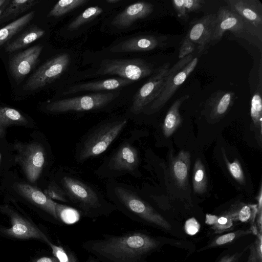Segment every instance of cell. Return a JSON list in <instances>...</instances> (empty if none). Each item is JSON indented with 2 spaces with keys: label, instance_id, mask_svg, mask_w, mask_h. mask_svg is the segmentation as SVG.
I'll return each instance as SVG.
<instances>
[{
  "label": "cell",
  "instance_id": "cell-1",
  "mask_svg": "<svg viewBox=\"0 0 262 262\" xmlns=\"http://www.w3.org/2000/svg\"><path fill=\"white\" fill-rule=\"evenodd\" d=\"M160 242L145 233L131 231L121 235L103 234L83 243L82 247L99 262H146Z\"/></svg>",
  "mask_w": 262,
  "mask_h": 262
},
{
  "label": "cell",
  "instance_id": "cell-2",
  "mask_svg": "<svg viewBox=\"0 0 262 262\" xmlns=\"http://www.w3.org/2000/svg\"><path fill=\"white\" fill-rule=\"evenodd\" d=\"M108 199L125 215L134 221L171 229L169 223L138 194L131 186L110 179L106 185Z\"/></svg>",
  "mask_w": 262,
  "mask_h": 262
},
{
  "label": "cell",
  "instance_id": "cell-3",
  "mask_svg": "<svg viewBox=\"0 0 262 262\" xmlns=\"http://www.w3.org/2000/svg\"><path fill=\"white\" fill-rule=\"evenodd\" d=\"M59 182L69 202L83 216L90 219L107 216L117 210L96 188L86 182L68 174H63Z\"/></svg>",
  "mask_w": 262,
  "mask_h": 262
},
{
  "label": "cell",
  "instance_id": "cell-4",
  "mask_svg": "<svg viewBox=\"0 0 262 262\" xmlns=\"http://www.w3.org/2000/svg\"><path fill=\"white\" fill-rule=\"evenodd\" d=\"M126 118L108 119L90 129L81 139L75 149L76 162L82 163L103 153L125 129Z\"/></svg>",
  "mask_w": 262,
  "mask_h": 262
},
{
  "label": "cell",
  "instance_id": "cell-5",
  "mask_svg": "<svg viewBox=\"0 0 262 262\" xmlns=\"http://www.w3.org/2000/svg\"><path fill=\"white\" fill-rule=\"evenodd\" d=\"M140 157L133 140L125 139L106 158L95 170L100 178L114 179L125 174L138 176Z\"/></svg>",
  "mask_w": 262,
  "mask_h": 262
},
{
  "label": "cell",
  "instance_id": "cell-6",
  "mask_svg": "<svg viewBox=\"0 0 262 262\" xmlns=\"http://www.w3.org/2000/svg\"><path fill=\"white\" fill-rule=\"evenodd\" d=\"M198 62V57L193 58L192 55L190 54L179 59L169 68L160 93L144 108L142 113L150 115L160 111L194 71Z\"/></svg>",
  "mask_w": 262,
  "mask_h": 262
},
{
  "label": "cell",
  "instance_id": "cell-7",
  "mask_svg": "<svg viewBox=\"0 0 262 262\" xmlns=\"http://www.w3.org/2000/svg\"><path fill=\"white\" fill-rule=\"evenodd\" d=\"M216 15V23L210 42L212 45L219 42L226 31H231L236 37L245 39L254 45L257 46L254 38L261 42L262 34L227 6L220 7Z\"/></svg>",
  "mask_w": 262,
  "mask_h": 262
},
{
  "label": "cell",
  "instance_id": "cell-8",
  "mask_svg": "<svg viewBox=\"0 0 262 262\" xmlns=\"http://www.w3.org/2000/svg\"><path fill=\"white\" fill-rule=\"evenodd\" d=\"M115 98L112 93L91 94L53 101L47 105L46 110L55 113L89 111L103 108Z\"/></svg>",
  "mask_w": 262,
  "mask_h": 262
},
{
  "label": "cell",
  "instance_id": "cell-9",
  "mask_svg": "<svg viewBox=\"0 0 262 262\" xmlns=\"http://www.w3.org/2000/svg\"><path fill=\"white\" fill-rule=\"evenodd\" d=\"M154 71L152 66L141 59H105L96 75H116L133 81L147 77Z\"/></svg>",
  "mask_w": 262,
  "mask_h": 262
},
{
  "label": "cell",
  "instance_id": "cell-10",
  "mask_svg": "<svg viewBox=\"0 0 262 262\" xmlns=\"http://www.w3.org/2000/svg\"><path fill=\"white\" fill-rule=\"evenodd\" d=\"M17 151L15 160L21 167L27 179L35 182L39 177L44 167L46 155L43 146L38 142L14 145Z\"/></svg>",
  "mask_w": 262,
  "mask_h": 262
},
{
  "label": "cell",
  "instance_id": "cell-11",
  "mask_svg": "<svg viewBox=\"0 0 262 262\" xmlns=\"http://www.w3.org/2000/svg\"><path fill=\"white\" fill-rule=\"evenodd\" d=\"M170 68V63L166 62L153 72L149 80L135 94L130 111L135 115L142 113L144 108L152 102L160 93Z\"/></svg>",
  "mask_w": 262,
  "mask_h": 262
},
{
  "label": "cell",
  "instance_id": "cell-12",
  "mask_svg": "<svg viewBox=\"0 0 262 262\" xmlns=\"http://www.w3.org/2000/svg\"><path fill=\"white\" fill-rule=\"evenodd\" d=\"M70 56L62 53L51 59L40 67L24 85L25 90L34 91L51 83L67 69Z\"/></svg>",
  "mask_w": 262,
  "mask_h": 262
},
{
  "label": "cell",
  "instance_id": "cell-13",
  "mask_svg": "<svg viewBox=\"0 0 262 262\" xmlns=\"http://www.w3.org/2000/svg\"><path fill=\"white\" fill-rule=\"evenodd\" d=\"M3 210L10 217L11 227L1 229V232L12 238L20 239H36L47 244L50 242L46 235L32 222L8 207Z\"/></svg>",
  "mask_w": 262,
  "mask_h": 262
},
{
  "label": "cell",
  "instance_id": "cell-14",
  "mask_svg": "<svg viewBox=\"0 0 262 262\" xmlns=\"http://www.w3.org/2000/svg\"><path fill=\"white\" fill-rule=\"evenodd\" d=\"M227 7L262 34V4L258 0H226Z\"/></svg>",
  "mask_w": 262,
  "mask_h": 262
},
{
  "label": "cell",
  "instance_id": "cell-15",
  "mask_svg": "<svg viewBox=\"0 0 262 262\" xmlns=\"http://www.w3.org/2000/svg\"><path fill=\"white\" fill-rule=\"evenodd\" d=\"M216 23V15L207 14L192 22L186 35L188 39L197 45L200 52L211 42Z\"/></svg>",
  "mask_w": 262,
  "mask_h": 262
},
{
  "label": "cell",
  "instance_id": "cell-16",
  "mask_svg": "<svg viewBox=\"0 0 262 262\" xmlns=\"http://www.w3.org/2000/svg\"><path fill=\"white\" fill-rule=\"evenodd\" d=\"M42 46L37 45L15 55L10 61V69L16 80L25 77L38 61Z\"/></svg>",
  "mask_w": 262,
  "mask_h": 262
},
{
  "label": "cell",
  "instance_id": "cell-17",
  "mask_svg": "<svg viewBox=\"0 0 262 262\" xmlns=\"http://www.w3.org/2000/svg\"><path fill=\"white\" fill-rule=\"evenodd\" d=\"M15 187L21 196L58 220L55 210L57 202L49 198L43 192L26 183H18Z\"/></svg>",
  "mask_w": 262,
  "mask_h": 262
},
{
  "label": "cell",
  "instance_id": "cell-18",
  "mask_svg": "<svg viewBox=\"0 0 262 262\" xmlns=\"http://www.w3.org/2000/svg\"><path fill=\"white\" fill-rule=\"evenodd\" d=\"M153 10L154 6L149 3L137 2L117 14L113 19L112 24L118 27H128L137 19L148 16Z\"/></svg>",
  "mask_w": 262,
  "mask_h": 262
},
{
  "label": "cell",
  "instance_id": "cell-19",
  "mask_svg": "<svg viewBox=\"0 0 262 262\" xmlns=\"http://www.w3.org/2000/svg\"><path fill=\"white\" fill-rule=\"evenodd\" d=\"M165 40L164 37L161 39L152 35L138 36L119 43L111 51L114 53L150 51L160 46Z\"/></svg>",
  "mask_w": 262,
  "mask_h": 262
},
{
  "label": "cell",
  "instance_id": "cell-20",
  "mask_svg": "<svg viewBox=\"0 0 262 262\" xmlns=\"http://www.w3.org/2000/svg\"><path fill=\"white\" fill-rule=\"evenodd\" d=\"M235 93L229 91L220 90L213 93L205 102V111L213 119L224 115L233 104Z\"/></svg>",
  "mask_w": 262,
  "mask_h": 262
},
{
  "label": "cell",
  "instance_id": "cell-21",
  "mask_svg": "<svg viewBox=\"0 0 262 262\" xmlns=\"http://www.w3.org/2000/svg\"><path fill=\"white\" fill-rule=\"evenodd\" d=\"M133 81L123 78H111L88 82L71 86L63 93L65 95L83 91L113 90L132 83Z\"/></svg>",
  "mask_w": 262,
  "mask_h": 262
},
{
  "label": "cell",
  "instance_id": "cell-22",
  "mask_svg": "<svg viewBox=\"0 0 262 262\" xmlns=\"http://www.w3.org/2000/svg\"><path fill=\"white\" fill-rule=\"evenodd\" d=\"M190 159L189 153L182 150L171 162L172 176L177 184L181 187H184L187 184Z\"/></svg>",
  "mask_w": 262,
  "mask_h": 262
},
{
  "label": "cell",
  "instance_id": "cell-23",
  "mask_svg": "<svg viewBox=\"0 0 262 262\" xmlns=\"http://www.w3.org/2000/svg\"><path fill=\"white\" fill-rule=\"evenodd\" d=\"M189 98L188 94L177 99L169 108L163 125V132L165 137H169L180 126L182 118L179 109L182 104Z\"/></svg>",
  "mask_w": 262,
  "mask_h": 262
},
{
  "label": "cell",
  "instance_id": "cell-24",
  "mask_svg": "<svg viewBox=\"0 0 262 262\" xmlns=\"http://www.w3.org/2000/svg\"><path fill=\"white\" fill-rule=\"evenodd\" d=\"M259 82L251 100L250 115L254 127L258 130L261 137L262 101H261V61L260 62Z\"/></svg>",
  "mask_w": 262,
  "mask_h": 262
},
{
  "label": "cell",
  "instance_id": "cell-25",
  "mask_svg": "<svg viewBox=\"0 0 262 262\" xmlns=\"http://www.w3.org/2000/svg\"><path fill=\"white\" fill-rule=\"evenodd\" d=\"M234 222L253 224L256 217L257 207L255 204L236 205L226 212Z\"/></svg>",
  "mask_w": 262,
  "mask_h": 262
},
{
  "label": "cell",
  "instance_id": "cell-26",
  "mask_svg": "<svg viewBox=\"0 0 262 262\" xmlns=\"http://www.w3.org/2000/svg\"><path fill=\"white\" fill-rule=\"evenodd\" d=\"M27 122V119L17 110L8 107H0V138L4 136L8 126L25 125Z\"/></svg>",
  "mask_w": 262,
  "mask_h": 262
},
{
  "label": "cell",
  "instance_id": "cell-27",
  "mask_svg": "<svg viewBox=\"0 0 262 262\" xmlns=\"http://www.w3.org/2000/svg\"><path fill=\"white\" fill-rule=\"evenodd\" d=\"M35 11H31L0 29V47L22 30L34 17Z\"/></svg>",
  "mask_w": 262,
  "mask_h": 262
},
{
  "label": "cell",
  "instance_id": "cell-28",
  "mask_svg": "<svg viewBox=\"0 0 262 262\" xmlns=\"http://www.w3.org/2000/svg\"><path fill=\"white\" fill-rule=\"evenodd\" d=\"M44 34L45 31L40 28L37 27L31 28L24 32L13 41L9 43L6 47V50L12 52L19 50L40 38Z\"/></svg>",
  "mask_w": 262,
  "mask_h": 262
},
{
  "label": "cell",
  "instance_id": "cell-29",
  "mask_svg": "<svg viewBox=\"0 0 262 262\" xmlns=\"http://www.w3.org/2000/svg\"><path fill=\"white\" fill-rule=\"evenodd\" d=\"M38 3L37 0L10 1L0 16V20L14 17L31 9Z\"/></svg>",
  "mask_w": 262,
  "mask_h": 262
},
{
  "label": "cell",
  "instance_id": "cell-30",
  "mask_svg": "<svg viewBox=\"0 0 262 262\" xmlns=\"http://www.w3.org/2000/svg\"><path fill=\"white\" fill-rule=\"evenodd\" d=\"M252 233L251 229L238 230L232 232L224 234L216 237L209 244L200 249L198 251H202L208 249L228 245L236 241L239 238Z\"/></svg>",
  "mask_w": 262,
  "mask_h": 262
},
{
  "label": "cell",
  "instance_id": "cell-31",
  "mask_svg": "<svg viewBox=\"0 0 262 262\" xmlns=\"http://www.w3.org/2000/svg\"><path fill=\"white\" fill-rule=\"evenodd\" d=\"M207 176L205 167L200 159L194 164L192 176V184L194 191L198 194L204 193L207 189Z\"/></svg>",
  "mask_w": 262,
  "mask_h": 262
},
{
  "label": "cell",
  "instance_id": "cell-32",
  "mask_svg": "<svg viewBox=\"0 0 262 262\" xmlns=\"http://www.w3.org/2000/svg\"><path fill=\"white\" fill-rule=\"evenodd\" d=\"M206 223L212 225V228L216 233H221L230 230L233 226V221L226 212L220 216L207 214Z\"/></svg>",
  "mask_w": 262,
  "mask_h": 262
},
{
  "label": "cell",
  "instance_id": "cell-33",
  "mask_svg": "<svg viewBox=\"0 0 262 262\" xmlns=\"http://www.w3.org/2000/svg\"><path fill=\"white\" fill-rule=\"evenodd\" d=\"M89 2L88 0H61L50 10L48 16H60Z\"/></svg>",
  "mask_w": 262,
  "mask_h": 262
},
{
  "label": "cell",
  "instance_id": "cell-34",
  "mask_svg": "<svg viewBox=\"0 0 262 262\" xmlns=\"http://www.w3.org/2000/svg\"><path fill=\"white\" fill-rule=\"evenodd\" d=\"M55 210L58 220L66 224H73L79 221L80 219L81 215L79 212L70 206L57 203Z\"/></svg>",
  "mask_w": 262,
  "mask_h": 262
},
{
  "label": "cell",
  "instance_id": "cell-35",
  "mask_svg": "<svg viewBox=\"0 0 262 262\" xmlns=\"http://www.w3.org/2000/svg\"><path fill=\"white\" fill-rule=\"evenodd\" d=\"M102 9L98 6L88 8L77 16L68 26V30L73 31L82 25L92 20L102 13Z\"/></svg>",
  "mask_w": 262,
  "mask_h": 262
},
{
  "label": "cell",
  "instance_id": "cell-36",
  "mask_svg": "<svg viewBox=\"0 0 262 262\" xmlns=\"http://www.w3.org/2000/svg\"><path fill=\"white\" fill-rule=\"evenodd\" d=\"M43 193L52 200H56L63 203H69L66 193L60 185L52 182L45 189Z\"/></svg>",
  "mask_w": 262,
  "mask_h": 262
},
{
  "label": "cell",
  "instance_id": "cell-37",
  "mask_svg": "<svg viewBox=\"0 0 262 262\" xmlns=\"http://www.w3.org/2000/svg\"><path fill=\"white\" fill-rule=\"evenodd\" d=\"M227 166L232 176L240 184L245 182L244 175L241 164L237 160L230 163L226 160Z\"/></svg>",
  "mask_w": 262,
  "mask_h": 262
},
{
  "label": "cell",
  "instance_id": "cell-38",
  "mask_svg": "<svg viewBox=\"0 0 262 262\" xmlns=\"http://www.w3.org/2000/svg\"><path fill=\"white\" fill-rule=\"evenodd\" d=\"M195 48V45L185 37L179 49L178 56L179 59H182L191 54Z\"/></svg>",
  "mask_w": 262,
  "mask_h": 262
},
{
  "label": "cell",
  "instance_id": "cell-39",
  "mask_svg": "<svg viewBox=\"0 0 262 262\" xmlns=\"http://www.w3.org/2000/svg\"><path fill=\"white\" fill-rule=\"evenodd\" d=\"M48 245L52 249L54 256L57 259L59 262H69L68 254L62 247L55 245L51 242L49 243Z\"/></svg>",
  "mask_w": 262,
  "mask_h": 262
},
{
  "label": "cell",
  "instance_id": "cell-40",
  "mask_svg": "<svg viewBox=\"0 0 262 262\" xmlns=\"http://www.w3.org/2000/svg\"><path fill=\"white\" fill-rule=\"evenodd\" d=\"M204 4L203 0H184V5L188 14L199 11Z\"/></svg>",
  "mask_w": 262,
  "mask_h": 262
},
{
  "label": "cell",
  "instance_id": "cell-41",
  "mask_svg": "<svg viewBox=\"0 0 262 262\" xmlns=\"http://www.w3.org/2000/svg\"><path fill=\"white\" fill-rule=\"evenodd\" d=\"M171 3L179 17L182 19L187 17L188 13L184 5V0H173Z\"/></svg>",
  "mask_w": 262,
  "mask_h": 262
},
{
  "label": "cell",
  "instance_id": "cell-42",
  "mask_svg": "<svg viewBox=\"0 0 262 262\" xmlns=\"http://www.w3.org/2000/svg\"><path fill=\"white\" fill-rule=\"evenodd\" d=\"M256 238L254 242L255 245V250L258 262H262V253H261V243L262 236L261 233L258 232L256 233Z\"/></svg>",
  "mask_w": 262,
  "mask_h": 262
},
{
  "label": "cell",
  "instance_id": "cell-43",
  "mask_svg": "<svg viewBox=\"0 0 262 262\" xmlns=\"http://www.w3.org/2000/svg\"><path fill=\"white\" fill-rule=\"evenodd\" d=\"M242 252H236L231 255H227L221 258L218 262H238L243 254Z\"/></svg>",
  "mask_w": 262,
  "mask_h": 262
},
{
  "label": "cell",
  "instance_id": "cell-44",
  "mask_svg": "<svg viewBox=\"0 0 262 262\" xmlns=\"http://www.w3.org/2000/svg\"><path fill=\"white\" fill-rule=\"evenodd\" d=\"M247 262H258L254 242L249 247V253Z\"/></svg>",
  "mask_w": 262,
  "mask_h": 262
},
{
  "label": "cell",
  "instance_id": "cell-45",
  "mask_svg": "<svg viewBox=\"0 0 262 262\" xmlns=\"http://www.w3.org/2000/svg\"><path fill=\"white\" fill-rule=\"evenodd\" d=\"M34 262H59L57 259L53 256V257H42L37 259H36Z\"/></svg>",
  "mask_w": 262,
  "mask_h": 262
},
{
  "label": "cell",
  "instance_id": "cell-46",
  "mask_svg": "<svg viewBox=\"0 0 262 262\" xmlns=\"http://www.w3.org/2000/svg\"><path fill=\"white\" fill-rule=\"evenodd\" d=\"M9 1L10 0H0V16L2 15Z\"/></svg>",
  "mask_w": 262,
  "mask_h": 262
},
{
  "label": "cell",
  "instance_id": "cell-47",
  "mask_svg": "<svg viewBox=\"0 0 262 262\" xmlns=\"http://www.w3.org/2000/svg\"><path fill=\"white\" fill-rule=\"evenodd\" d=\"M69 262H78L75 256L72 253L68 254Z\"/></svg>",
  "mask_w": 262,
  "mask_h": 262
},
{
  "label": "cell",
  "instance_id": "cell-48",
  "mask_svg": "<svg viewBox=\"0 0 262 262\" xmlns=\"http://www.w3.org/2000/svg\"><path fill=\"white\" fill-rule=\"evenodd\" d=\"M85 262H99L98 260L94 257L90 255L89 258Z\"/></svg>",
  "mask_w": 262,
  "mask_h": 262
},
{
  "label": "cell",
  "instance_id": "cell-49",
  "mask_svg": "<svg viewBox=\"0 0 262 262\" xmlns=\"http://www.w3.org/2000/svg\"><path fill=\"white\" fill-rule=\"evenodd\" d=\"M120 1V0H107L106 2L108 3H116Z\"/></svg>",
  "mask_w": 262,
  "mask_h": 262
},
{
  "label": "cell",
  "instance_id": "cell-50",
  "mask_svg": "<svg viewBox=\"0 0 262 262\" xmlns=\"http://www.w3.org/2000/svg\"><path fill=\"white\" fill-rule=\"evenodd\" d=\"M1 155L0 154V162H1Z\"/></svg>",
  "mask_w": 262,
  "mask_h": 262
}]
</instances>
